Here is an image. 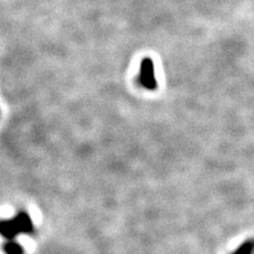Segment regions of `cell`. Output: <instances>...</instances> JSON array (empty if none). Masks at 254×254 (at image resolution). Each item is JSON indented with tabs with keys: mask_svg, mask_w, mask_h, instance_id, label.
Here are the masks:
<instances>
[{
	"mask_svg": "<svg viewBox=\"0 0 254 254\" xmlns=\"http://www.w3.org/2000/svg\"><path fill=\"white\" fill-rule=\"evenodd\" d=\"M34 232V226L30 216L25 212H20L10 220L0 221V234L9 240H13L18 234H32Z\"/></svg>",
	"mask_w": 254,
	"mask_h": 254,
	"instance_id": "1",
	"label": "cell"
},
{
	"mask_svg": "<svg viewBox=\"0 0 254 254\" xmlns=\"http://www.w3.org/2000/svg\"><path fill=\"white\" fill-rule=\"evenodd\" d=\"M140 82L142 86L145 87L146 89H149V90L156 89L157 82L155 77L154 63L150 59H144L141 63Z\"/></svg>",
	"mask_w": 254,
	"mask_h": 254,
	"instance_id": "2",
	"label": "cell"
},
{
	"mask_svg": "<svg viewBox=\"0 0 254 254\" xmlns=\"http://www.w3.org/2000/svg\"><path fill=\"white\" fill-rule=\"evenodd\" d=\"M232 254H254V240L246 241Z\"/></svg>",
	"mask_w": 254,
	"mask_h": 254,
	"instance_id": "3",
	"label": "cell"
},
{
	"mask_svg": "<svg viewBox=\"0 0 254 254\" xmlns=\"http://www.w3.org/2000/svg\"><path fill=\"white\" fill-rule=\"evenodd\" d=\"M3 250L6 254H23L25 253L23 252V249L21 246L18 243L13 242V241L4 244Z\"/></svg>",
	"mask_w": 254,
	"mask_h": 254,
	"instance_id": "4",
	"label": "cell"
}]
</instances>
